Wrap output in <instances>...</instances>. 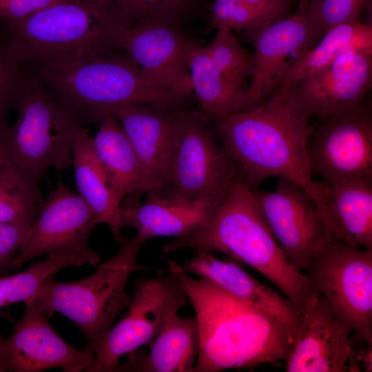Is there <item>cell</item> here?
I'll return each mask as SVG.
<instances>
[{"mask_svg": "<svg viewBox=\"0 0 372 372\" xmlns=\"http://www.w3.org/2000/svg\"><path fill=\"white\" fill-rule=\"evenodd\" d=\"M72 165L79 194L93 210L97 224L107 225L118 244L121 234L120 205L114 198L107 178L93 147L87 130L81 132L72 147Z\"/></svg>", "mask_w": 372, "mask_h": 372, "instance_id": "obj_25", "label": "cell"}, {"mask_svg": "<svg viewBox=\"0 0 372 372\" xmlns=\"http://www.w3.org/2000/svg\"><path fill=\"white\" fill-rule=\"evenodd\" d=\"M194 0H116L117 10L130 27L159 23L177 27Z\"/></svg>", "mask_w": 372, "mask_h": 372, "instance_id": "obj_32", "label": "cell"}, {"mask_svg": "<svg viewBox=\"0 0 372 372\" xmlns=\"http://www.w3.org/2000/svg\"><path fill=\"white\" fill-rule=\"evenodd\" d=\"M351 329L313 293L300 310V321L285 359L288 372H346L354 347Z\"/></svg>", "mask_w": 372, "mask_h": 372, "instance_id": "obj_17", "label": "cell"}, {"mask_svg": "<svg viewBox=\"0 0 372 372\" xmlns=\"http://www.w3.org/2000/svg\"><path fill=\"white\" fill-rule=\"evenodd\" d=\"M97 225L94 212L81 196L59 180L41 204L24 244L14 259L12 270L44 254L90 249L88 240Z\"/></svg>", "mask_w": 372, "mask_h": 372, "instance_id": "obj_16", "label": "cell"}, {"mask_svg": "<svg viewBox=\"0 0 372 372\" xmlns=\"http://www.w3.org/2000/svg\"><path fill=\"white\" fill-rule=\"evenodd\" d=\"M251 191L289 262L305 271L331 235L317 207L300 186L284 178H278L273 191Z\"/></svg>", "mask_w": 372, "mask_h": 372, "instance_id": "obj_13", "label": "cell"}, {"mask_svg": "<svg viewBox=\"0 0 372 372\" xmlns=\"http://www.w3.org/2000/svg\"><path fill=\"white\" fill-rule=\"evenodd\" d=\"M307 149L312 172L323 180H372L371 103L319 119Z\"/></svg>", "mask_w": 372, "mask_h": 372, "instance_id": "obj_11", "label": "cell"}, {"mask_svg": "<svg viewBox=\"0 0 372 372\" xmlns=\"http://www.w3.org/2000/svg\"><path fill=\"white\" fill-rule=\"evenodd\" d=\"M214 64L233 85L248 89L253 75V54L247 51L228 28L216 30L210 43L205 46Z\"/></svg>", "mask_w": 372, "mask_h": 372, "instance_id": "obj_31", "label": "cell"}, {"mask_svg": "<svg viewBox=\"0 0 372 372\" xmlns=\"http://www.w3.org/2000/svg\"><path fill=\"white\" fill-rule=\"evenodd\" d=\"M165 273L135 281L123 318L107 332L90 372H118L120 359L149 345L165 324L189 302L180 277L167 260Z\"/></svg>", "mask_w": 372, "mask_h": 372, "instance_id": "obj_9", "label": "cell"}, {"mask_svg": "<svg viewBox=\"0 0 372 372\" xmlns=\"http://www.w3.org/2000/svg\"><path fill=\"white\" fill-rule=\"evenodd\" d=\"M289 16L262 28L245 31L254 48L253 75L247 89L249 107L264 102L278 86L289 68L323 35L298 1Z\"/></svg>", "mask_w": 372, "mask_h": 372, "instance_id": "obj_12", "label": "cell"}, {"mask_svg": "<svg viewBox=\"0 0 372 372\" xmlns=\"http://www.w3.org/2000/svg\"><path fill=\"white\" fill-rule=\"evenodd\" d=\"M43 200L40 189L28 182L3 154L0 158V222L31 226Z\"/></svg>", "mask_w": 372, "mask_h": 372, "instance_id": "obj_30", "label": "cell"}, {"mask_svg": "<svg viewBox=\"0 0 372 372\" xmlns=\"http://www.w3.org/2000/svg\"><path fill=\"white\" fill-rule=\"evenodd\" d=\"M141 195L134 194L122 200L121 225L134 228L146 242L154 237L185 236L205 224L218 208L204 200L176 198L162 192L148 194L142 203Z\"/></svg>", "mask_w": 372, "mask_h": 372, "instance_id": "obj_20", "label": "cell"}, {"mask_svg": "<svg viewBox=\"0 0 372 372\" xmlns=\"http://www.w3.org/2000/svg\"><path fill=\"white\" fill-rule=\"evenodd\" d=\"M199 333V348L193 372L245 369L285 360L296 329L265 309L227 292L209 280L193 278L172 260Z\"/></svg>", "mask_w": 372, "mask_h": 372, "instance_id": "obj_2", "label": "cell"}, {"mask_svg": "<svg viewBox=\"0 0 372 372\" xmlns=\"http://www.w3.org/2000/svg\"><path fill=\"white\" fill-rule=\"evenodd\" d=\"M371 86L372 50H352L292 87L309 115L320 119L364 103Z\"/></svg>", "mask_w": 372, "mask_h": 372, "instance_id": "obj_18", "label": "cell"}, {"mask_svg": "<svg viewBox=\"0 0 372 372\" xmlns=\"http://www.w3.org/2000/svg\"><path fill=\"white\" fill-rule=\"evenodd\" d=\"M65 0H0V21H16Z\"/></svg>", "mask_w": 372, "mask_h": 372, "instance_id": "obj_36", "label": "cell"}, {"mask_svg": "<svg viewBox=\"0 0 372 372\" xmlns=\"http://www.w3.org/2000/svg\"><path fill=\"white\" fill-rule=\"evenodd\" d=\"M22 72L21 65L12 61L0 43V128L8 124L7 115L14 107L18 83Z\"/></svg>", "mask_w": 372, "mask_h": 372, "instance_id": "obj_34", "label": "cell"}, {"mask_svg": "<svg viewBox=\"0 0 372 372\" xmlns=\"http://www.w3.org/2000/svg\"><path fill=\"white\" fill-rule=\"evenodd\" d=\"M304 274L313 291L351 329L353 342L372 344V249L330 235Z\"/></svg>", "mask_w": 372, "mask_h": 372, "instance_id": "obj_8", "label": "cell"}, {"mask_svg": "<svg viewBox=\"0 0 372 372\" xmlns=\"http://www.w3.org/2000/svg\"><path fill=\"white\" fill-rule=\"evenodd\" d=\"M145 242L137 234L123 236L116 254L99 265L93 274L70 282L48 276L30 300L49 318L59 312L73 322L85 338V348L96 355L117 316L131 302L132 295L126 291L129 278L147 269L138 262Z\"/></svg>", "mask_w": 372, "mask_h": 372, "instance_id": "obj_7", "label": "cell"}, {"mask_svg": "<svg viewBox=\"0 0 372 372\" xmlns=\"http://www.w3.org/2000/svg\"><path fill=\"white\" fill-rule=\"evenodd\" d=\"M352 50H372L371 23H350L327 30L289 68L278 85L293 87L303 77L323 68L342 54Z\"/></svg>", "mask_w": 372, "mask_h": 372, "instance_id": "obj_27", "label": "cell"}, {"mask_svg": "<svg viewBox=\"0 0 372 372\" xmlns=\"http://www.w3.org/2000/svg\"><path fill=\"white\" fill-rule=\"evenodd\" d=\"M179 267L186 273L205 278L238 298L277 315L297 330L300 311L288 299L254 278L238 260H221L213 252L197 250L194 256L186 259Z\"/></svg>", "mask_w": 372, "mask_h": 372, "instance_id": "obj_22", "label": "cell"}, {"mask_svg": "<svg viewBox=\"0 0 372 372\" xmlns=\"http://www.w3.org/2000/svg\"><path fill=\"white\" fill-rule=\"evenodd\" d=\"M295 3L296 0H214L209 29H260L289 16Z\"/></svg>", "mask_w": 372, "mask_h": 372, "instance_id": "obj_29", "label": "cell"}, {"mask_svg": "<svg viewBox=\"0 0 372 372\" xmlns=\"http://www.w3.org/2000/svg\"><path fill=\"white\" fill-rule=\"evenodd\" d=\"M71 1H77V2H90L97 4L102 5H108L112 4L116 1V0H68Z\"/></svg>", "mask_w": 372, "mask_h": 372, "instance_id": "obj_38", "label": "cell"}, {"mask_svg": "<svg viewBox=\"0 0 372 372\" xmlns=\"http://www.w3.org/2000/svg\"><path fill=\"white\" fill-rule=\"evenodd\" d=\"M220 252L245 263L274 284L300 312L313 290L304 274L289 262L266 222L251 189L237 178L212 217L189 234L162 247Z\"/></svg>", "mask_w": 372, "mask_h": 372, "instance_id": "obj_3", "label": "cell"}, {"mask_svg": "<svg viewBox=\"0 0 372 372\" xmlns=\"http://www.w3.org/2000/svg\"><path fill=\"white\" fill-rule=\"evenodd\" d=\"M311 117L292 87L278 85L262 103L217 119V130L238 178L251 189L270 177L287 179L307 194L324 221V187L312 178L307 149Z\"/></svg>", "mask_w": 372, "mask_h": 372, "instance_id": "obj_1", "label": "cell"}, {"mask_svg": "<svg viewBox=\"0 0 372 372\" xmlns=\"http://www.w3.org/2000/svg\"><path fill=\"white\" fill-rule=\"evenodd\" d=\"M116 2V1H115ZM63 1L8 23L3 46L18 65L59 69L118 48L117 38L128 26L116 3Z\"/></svg>", "mask_w": 372, "mask_h": 372, "instance_id": "obj_4", "label": "cell"}, {"mask_svg": "<svg viewBox=\"0 0 372 372\" xmlns=\"http://www.w3.org/2000/svg\"><path fill=\"white\" fill-rule=\"evenodd\" d=\"M195 45L177 27L159 23L125 26L117 38L118 48L146 76L185 98L193 92L189 59Z\"/></svg>", "mask_w": 372, "mask_h": 372, "instance_id": "obj_15", "label": "cell"}, {"mask_svg": "<svg viewBox=\"0 0 372 372\" xmlns=\"http://www.w3.org/2000/svg\"><path fill=\"white\" fill-rule=\"evenodd\" d=\"M101 256L92 248L52 251L42 260L33 262L25 271L0 276V309L19 302H25L35 293L44 279L61 269L88 263L98 265Z\"/></svg>", "mask_w": 372, "mask_h": 372, "instance_id": "obj_28", "label": "cell"}, {"mask_svg": "<svg viewBox=\"0 0 372 372\" xmlns=\"http://www.w3.org/2000/svg\"><path fill=\"white\" fill-rule=\"evenodd\" d=\"M189 73L192 91L208 116L218 119L248 109L247 90L233 85L223 75L205 46L194 47Z\"/></svg>", "mask_w": 372, "mask_h": 372, "instance_id": "obj_26", "label": "cell"}, {"mask_svg": "<svg viewBox=\"0 0 372 372\" xmlns=\"http://www.w3.org/2000/svg\"><path fill=\"white\" fill-rule=\"evenodd\" d=\"M30 227L0 222V276L12 270L14 259L24 244Z\"/></svg>", "mask_w": 372, "mask_h": 372, "instance_id": "obj_35", "label": "cell"}, {"mask_svg": "<svg viewBox=\"0 0 372 372\" xmlns=\"http://www.w3.org/2000/svg\"><path fill=\"white\" fill-rule=\"evenodd\" d=\"M92 143L114 198L118 205L125 197L134 194L163 192L161 184L141 161L113 114L101 121Z\"/></svg>", "mask_w": 372, "mask_h": 372, "instance_id": "obj_21", "label": "cell"}, {"mask_svg": "<svg viewBox=\"0 0 372 372\" xmlns=\"http://www.w3.org/2000/svg\"><path fill=\"white\" fill-rule=\"evenodd\" d=\"M33 72L83 127L101 122L123 104L177 108L185 99L146 76L125 52Z\"/></svg>", "mask_w": 372, "mask_h": 372, "instance_id": "obj_5", "label": "cell"}, {"mask_svg": "<svg viewBox=\"0 0 372 372\" xmlns=\"http://www.w3.org/2000/svg\"><path fill=\"white\" fill-rule=\"evenodd\" d=\"M184 112L173 107L125 103L112 112L147 169L167 187Z\"/></svg>", "mask_w": 372, "mask_h": 372, "instance_id": "obj_19", "label": "cell"}, {"mask_svg": "<svg viewBox=\"0 0 372 372\" xmlns=\"http://www.w3.org/2000/svg\"><path fill=\"white\" fill-rule=\"evenodd\" d=\"M13 108L18 117L0 128V147L21 175L40 189L50 168L71 167L72 145L85 128L34 72L22 70Z\"/></svg>", "mask_w": 372, "mask_h": 372, "instance_id": "obj_6", "label": "cell"}, {"mask_svg": "<svg viewBox=\"0 0 372 372\" xmlns=\"http://www.w3.org/2000/svg\"><path fill=\"white\" fill-rule=\"evenodd\" d=\"M3 338L1 334H0V349H1V343H2V341L3 340Z\"/></svg>", "mask_w": 372, "mask_h": 372, "instance_id": "obj_39", "label": "cell"}, {"mask_svg": "<svg viewBox=\"0 0 372 372\" xmlns=\"http://www.w3.org/2000/svg\"><path fill=\"white\" fill-rule=\"evenodd\" d=\"M359 350L353 351V357L358 363L363 365L364 371L371 372L372 371V344H366Z\"/></svg>", "mask_w": 372, "mask_h": 372, "instance_id": "obj_37", "label": "cell"}, {"mask_svg": "<svg viewBox=\"0 0 372 372\" xmlns=\"http://www.w3.org/2000/svg\"><path fill=\"white\" fill-rule=\"evenodd\" d=\"M24 304L23 317L12 333L2 341L0 372H38L53 368L90 372L95 353L85 348L79 350L65 341L34 301L30 299Z\"/></svg>", "mask_w": 372, "mask_h": 372, "instance_id": "obj_14", "label": "cell"}, {"mask_svg": "<svg viewBox=\"0 0 372 372\" xmlns=\"http://www.w3.org/2000/svg\"><path fill=\"white\" fill-rule=\"evenodd\" d=\"M207 116L203 112H184L165 194L219 207L238 178L237 171L217 146L207 125Z\"/></svg>", "mask_w": 372, "mask_h": 372, "instance_id": "obj_10", "label": "cell"}, {"mask_svg": "<svg viewBox=\"0 0 372 372\" xmlns=\"http://www.w3.org/2000/svg\"><path fill=\"white\" fill-rule=\"evenodd\" d=\"M147 353L136 349L120 364L123 372H193L198 353L199 333L195 317L174 316L149 345Z\"/></svg>", "mask_w": 372, "mask_h": 372, "instance_id": "obj_24", "label": "cell"}, {"mask_svg": "<svg viewBox=\"0 0 372 372\" xmlns=\"http://www.w3.org/2000/svg\"><path fill=\"white\" fill-rule=\"evenodd\" d=\"M296 2L298 1V0H296Z\"/></svg>", "mask_w": 372, "mask_h": 372, "instance_id": "obj_41", "label": "cell"}, {"mask_svg": "<svg viewBox=\"0 0 372 372\" xmlns=\"http://www.w3.org/2000/svg\"><path fill=\"white\" fill-rule=\"evenodd\" d=\"M3 152L0 147V158L3 156Z\"/></svg>", "mask_w": 372, "mask_h": 372, "instance_id": "obj_40", "label": "cell"}, {"mask_svg": "<svg viewBox=\"0 0 372 372\" xmlns=\"http://www.w3.org/2000/svg\"><path fill=\"white\" fill-rule=\"evenodd\" d=\"M322 182L329 234L351 246L372 249V180Z\"/></svg>", "mask_w": 372, "mask_h": 372, "instance_id": "obj_23", "label": "cell"}, {"mask_svg": "<svg viewBox=\"0 0 372 372\" xmlns=\"http://www.w3.org/2000/svg\"><path fill=\"white\" fill-rule=\"evenodd\" d=\"M298 1L303 3L311 20L323 33L338 25L360 21L372 3V0Z\"/></svg>", "mask_w": 372, "mask_h": 372, "instance_id": "obj_33", "label": "cell"}]
</instances>
